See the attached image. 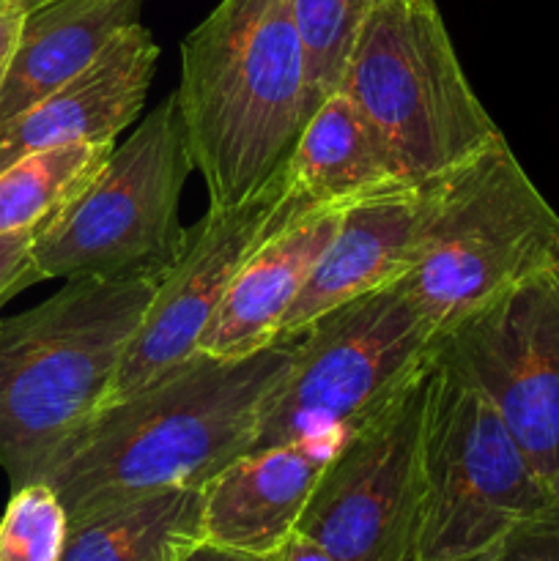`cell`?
Instances as JSON below:
<instances>
[{
  "instance_id": "obj_9",
  "label": "cell",
  "mask_w": 559,
  "mask_h": 561,
  "mask_svg": "<svg viewBox=\"0 0 559 561\" xmlns=\"http://www.w3.org/2000/svg\"><path fill=\"white\" fill-rule=\"evenodd\" d=\"M427 367L343 438L301 513L338 561H420Z\"/></svg>"
},
{
  "instance_id": "obj_14",
  "label": "cell",
  "mask_w": 559,
  "mask_h": 561,
  "mask_svg": "<svg viewBox=\"0 0 559 561\" xmlns=\"http://www.w3.org/2000/svg\"><path fill=\"white\" fill-rule=\"evenodd\" d=\"M425 203V184L395 186L351 203L332 244L296 296L277 343H294L334 307L398 283L414 261Z\"/></svg>"
},
{
  "instance_id": "obj_13",
  "label": "cell",
  "mask_w": 559,
  "mask_h": 561,
  "mask_svg": "<svg viewBox=\"0 0 559 561\" xmlns=\"http://www.w3.org/2000/svg\"><path fill=\"white\" fill-rule=\"evenodd\" d=\"M345 436L301 438L252 449L203 485V540L274 557L299 529L301 513Z\"/></svg>"
},
{
  "instance_id": "obj_16",
  "label": "cell",
  "mask_w": 559,
  "mask_h": 561,
  "mask_svg": "<svg viewBox=\"0 0 559 561\" xmlns=\"http://www.w3.org/2000/svg\"><path fill=\"white\" fill-rule=\"evenodd\" d=\"M395 186L409 184L392 173L367 121L338 88L312 110L285 159L277 219L288 228L310 214L349 208Z\"/></svg>"
},
{
  "instance_id": "obj_2",
  "label": "cell",
  "mask_w": 559,
  "mask_h": 561,
  "mask_svg": "<svg viewBox=\"0 0 559 561\" xmlns=\"http://www.w3.org/2000/svg\"><path fill=\"white\" fill-rule=\"evenodd\" d=\"M175 99L208 208L252 201L318 107L294 0H219L181 42Z\"/></svg>"
},
{
  "instance_id": "obj_7",
  "label": "cell",
  "mask_w": 559,
  "mask_h": 561,
  "mask_svg": "<svg viewBox=\"0 0 559 561\" xmlns=\"http://www.w3.org/2000/svg\"><path fill=\"white\" fill-rule=\"evenodd\" d=\"M551 504L491 400L438 345L422 414L420 561L491 551Z\"/></svg>"
},
{
  "instance_id": "obj_24",
  "label": "cell",
  "mask_w": 559,
  "mask_h": 561,
  "mask_svg": "<svg viewBox=\"0 0 559 561\" xmlns=\"http://www.w3.org/2000/svg\"><path fill=\"white\" fill-rule=\"evenodd\" d=\"M22 20H25V5L16 0H0V85H3L5 69H9L11 53H14L16 36H20Z\"/></svg>"
},
{
  "instance_id": "obj_3",
  "label": "cell",
  "mask_w": 559,
  "mask_h": 561,
  "mask_svg": "<svg viewBox=\"0 0 559 561\" xmlns=\"http://www.w3.org/2000/svg\"><path fill=\"white\" fill-rule=\"evenodd\" d=\"M153 279L71 277L0 321V471L11 491L107 405Z\"/></svg>"
},
{
  "instance_id": "obj_25",
  "label": "cell",
  "mask_w": 559,
  "mask_h": 561,
  "mask_svg": "<svg viewBox=\"0 0 559 561\" xmlns=\"http://www.w3.org/2000/svg\"><path fill=\"white\" fill-rule=\"evenodd\" d=\"M274 561H338V559H334L321 542L301 535V531H294V535L288 537V542L274 553Z\"/></svg>"
},
{
  "instance_id": "obj_11",
  "label": "cell",
  "mask_w": 559,
  "mask_h": 561,
  "mask_svg": "<svg viewBox=\"0 0 559 561\" xmlns=\"http://www.w3.org/2000/svg\"><path fill=\"white\" fill-rule=\"evenodd\" d=\"M283 168L252 201L208 208L190 230L179 261L157 283L142 321L126 348L107 405L140 392L197 354L203 332L247 257L277 230Z\"/></svg>"
},
{
  "instance_id": "obj_27",
  "label": "cell",
  "mask_w": 559,
  "mask_h": 561,
  "mask_svg": "<svg viewBox=\"0 0 559 561\" xmlns=\"http://www.w3.org/2000/svg\"><path fill=\"white\" fill-rule=\"evenodd\" d=\"M502 546L491 548V551H482V553H471V557H460V559H447V561H502Z\"/></svg>"
},
{
  "instance_id": "obj_1",
  "label": "cell",
  "mask_w": 559,
  "mask_h": 561,
  "mask_svg": "<svg viewBox=\"0 0 559 561\" xmlns=\"http://www.w3.org/2000/svg\"><path fill=\"white\" fill-rule=\"evenodd\" d=\"M294 362V343L241 359L190 356L140 392L104 405L38 474L71 520L115 504L203 488L255 444L263 409Z\"/></svg>"
},
{
  "instance_id": "obj_20",
  "label": "cell",
  "mask_w": 559,
  "mask_h": 561,
  "mask_svg": "<svg viewBox=\"0 0 559 561\" xmlns=\"http://www.w3.org/2000/svg\"><path fill=\"white\" fill-rule=\"evenodd\" d=\"M387 0H294L316 102L338 91L362 20Z\"/></svg>"
},
{
  "instance_id": "obj_19",
  "label": "cell",
  "mask_w": 559,
  "mask_h": 561,
  "mask_svg": "<svg viewBox=\"0 0 559 561\" xmlns=\"http://www.w3.org/2000/svg\"><path fill=\"white\" fill-rule=\"evenodd\" d=\"M115 142L38 148L0 168V233L38 228L99 175Z\"/></svg>"
},
{
  "instance_id": "obj_17",
  "label": "cell",
  "mask_w": 559,
  "mask_h": 561,
  "mask_svg": "<svg viewBox=\"0 0 559 561\" xmlns=\"http://www.w3.org/2000/svg\"><path fill=\"white\" fill-rule=\"evenodd\" d=\"M140 9L142 0H47L27 9L0 85V124L88 69L124 27L140 22Z\"/></svg>"
},
{
  "instance_id": "obj_6",
  "label": "cell",
  "mask_w": 559,
  "mask_h": 561,
  "mask_svg": "<svg viewBox=\"0 0 559 561\" xmlns=\"http://www.w3.org/2000/svg\"><path fill=\"white\" fill-rule=\"evenodd\" d=\"M195 170L175 91L124 142L96 179L42 222L33 257L44 279H159L184 255L181 192Z\"/></svg>"
},
{
  "instance_id": "obj_10",
  "label": "cell",
  "mask_w": 559,
  "mask_h": 561,
  "mask_svg": "<svg viewBox=\"0 0 559 561\" xmlns=\"http://www.w3.org/2000/svg\"><path fill=\"white\" fill-rule=\"evenodd\" d=\"M438 345L491 400L559 502V268L460 318Z\"/></svg>"
},
{
  "instance_id": "obj_21",
  "label": "cell",
  "mask_w": 559,
  "mask_h": 561,
  "mask_svg": "<svg viewBox=\"0 0 559 561\" xmlns=\"http://www.w3.org/2000/svg\"><path fill=\"white\" fill-rule=\"evenodd\" d=\"M69 537V513L47 482L11 491L0 515V561H60Z\"/></svg>"
},
{
  "instance_id": "obj_26",
  "label": "cell",
  "mask_w": 559,
  "mask_h": 561,
  "mask_svg": "<svg viewBox=\"0 0 559 561\" xmlns=\"http://www.w3.org/2000/svg\"><path fill=\"white\" fill-rule=\"evenodd\" d=\"M181 561H274V557H255V553L236 551V548L217 546V542L201 540L184 553Z\"/></svg>"
},
{
  "instance_id": "obj_5",
  "label": "cell",
  "mask_w": 559,
  "mask_h": 561,
  "mask_svg": "<svg viewBox=\"0 0 559 561\" xmlns=\"http://www.w3.org/2000/svg\"><path fill=\"white\" fill-rule=\"evenodd\" d=\"M340 91L409 186L449 173L502 135L464 75L436 0L378 3L356 31Z\"/></svg>"
},
{
  "instance_id": "obj_23",
  "label": "cell",
  "mask_w": 559,
  "mask_h": 561,
  "mask_svg": "<svg viewBox=\"0 0 559 561\" xmlns=\"http://www.w3.org/2000/svg\"><path fill=\"white\" fill-rule=\"evenodd\" d=\"M502 561H559V502L504 540Z\"/></svg>"
},
{
  "instance_id": "obj_8",
  "label": "cell",
  "mask_w": 559,
  "mask_h": 561,
  "mask_svg": "<svg viewBox=\"0 0 559 561\" xmlns=\"http://www.w3.org/2000/svg\"><path fill=\"white\" fill-rule=\"evenodd\" d=\"M438 337L400 279L334 307L294 340L252 449L349 436L431 365Z\"/></svg>"
},
{
  "instance_id": "obj_28",
  "label": "cell",
  "mask_w": 559,
  "mask_h": 561,
  "mask_svg": "<svg viewBox=\"0 0 559 561\" xmlns=\"http://www.w3.org/2000/svg\"><path fill=\"white\" fill-rule=\"evenodd\" d=\"M16 3H20V5H25V11H27V9H33V5H42V3H47V0H16Z\"/></svg>"
},
{
  "instance_id": "obj_4",
  "label": "cell",
  "mask_w": 559,
  "mask_h": 561,
  "mask_svg": "<svg viewBox=\"0 0 559 561\" xmlns=\"http://www.w3.org/2000/svg\"><path fill=\"white\" fill-rule=\"evenodd\" d=\"M425 186L414 261L400 283L438 332L559 268V214L504 135Z\"/></svg>"
},
{
  "instance_id": "obj_22",
  "label": "cell",
  "mask_w": 559,
  "mask_h": 561,
  "mask_svg": "<svg viewBox=\"0 0 559 561\" xmlns=\"http://www.w3.org/2000/svg\"><path fill=\"white\" fill-rule=\"evenodd\" d=\"M33 236L36 228L0 233V310L22 290L44 279L33 257Z\"/></svg>"
},
{
  "instance_id": "obj_15",
  "label": "cell",
  "mask_w": 559,
  "mask_h": 561,
  "mask_svg": "<svg viewBox=\"0 0 559 561\" xmlns=\"http://www.w3.org/2000/svg\"><path fill=\"white\" fill-rule=\"evenodd\" d=\"M343 214L345 208H327L269 236L236 272L197 351L214 359H241L277 345L280 329Z\"/></svg>"
},
{
  "instance_id": "obj_12",
  "label": "cell",
  "mask_w": 559,
  "mask_h": 561,
  "mask_svg": "<svg viewBox=\"0 0 559 561\" xmlns=\"http://www.w3.org/2000/svg\"><path fill=\"white\" fill-rule=\"evenodd\" d=\"M159 47L142 22L124 27L88 69L0 124V168L38 148L115 142L146 104Z\"/></svg>"
},
{
  "instance_id": "obj_18",
  "label": "cell",
  "mask_w": 559,
  "mask_h": 561,
  "mask_svg": "<svg viewBox=\"0 0 559 561\" xmlns=\"http://www.w3.org/2000/svg\"><path fill=\"white\" fill-rule=\"evenodd\" d=\"M203 540V488H173L69 524L60 561H181Z\"/></svg>"
}]
</instances>
